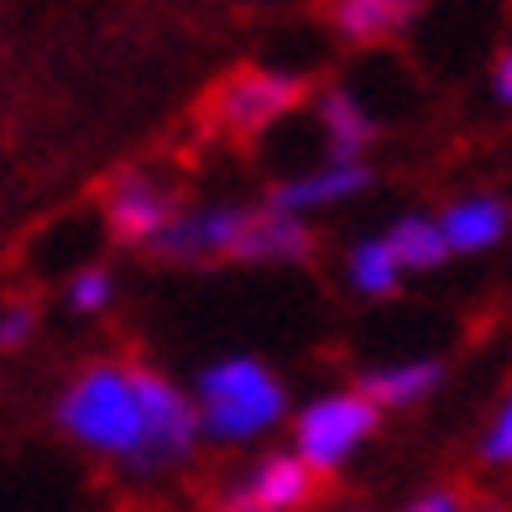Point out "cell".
<instances>
[{
    "mask_svg": "<svg viewBox=\"0 0 512 512\" xmlns=\"http://www.w3.org/2000/svg\"><path fill=\"white\" fill-rule=\"evenodd\" d=\"M58 429L79 450L157 476L199 445V408L142 361H89L58 392Z\"/></svg>",
    "mask_w": 512,
    "mask_h": 512,
    "instance_id": "obj_1",
    "label": "cell"
},
{
    "mask_svg": "<svg viewBox=\"0 0 512 512\" xmlns=\"http://www.w3.org/2000/svg\"><path fill=\"white\" fill-rule=\"evenodd\" d=\"M194 408H199V434L241 445V439H256L288 418V387L256 356H230L199 377Z\"/></svg>",
    "mask_w": 512,
    "mask_h": 512,
    "instance_id": "obj_2",
    "label": "cell"
},
{
    "mask_svg": "<svg viewBox=\"0 0 512 512\" xmlns=\"http://www.w3.org/2000/svg\"><path fill=\"white\" fill-rule=\"evenodd\" d=\"M309 95V79L304 74H288V68H236L225 74L215 89H209V126L236 136V142H251V136L272 131L277 121L304 105Z\"/></svg>",
    "mask_w": 512,
    "mask_h": 512,
    "instance_id": "obj_3",
    "label": "cell"
},
{
    "mask_svg": "<svg viewBox=\"0 0 512 512\" xmlns=\"http://www.w3.org/2000/svg\"><path fill=\"white\" fill-rule=\"evenodd\" d=\"M377 424H382V408L371 398H361V392H330V398H319L298 413V424H293L298 450L293 455L314 476H330L377 434Z\"/></svg>",
    "mask_w": 512,
    "mask_h": 512,
    "instance_id": "obj_4",
    "label": "cell"
},
{
    "mask_svg": "<svg viewBox=\"0 0 512 512\" xmlns=\"http://www.w3.org/2000/svg\"><path fill=\"white\" fill-rule=\"evenodd\" d=\"M246 225V204H204V209H178L173 225L152 241V256L162 262H183V267H204V262H230V251L241 241Z\"/></svg>",
    "mask_w": 512,
    "mask_h": 512,
    "instance_id": "obj_5",
    "label": "cell"
},
{
    "mask_svg": "<svg viewBox=\"0 0 512 512\" xmlns=\"http://www.w3.org/2000/svg\"><path fill=\"white\" fill-rule=\"evenodd\" d=\"M100 209H105L110 236L121 241V246H142V251H152V241L173 225L178 199L162 189L157 178H147V173H121V178H110V189H105Z\"/></svg>",
    "mask_w": 512,
    "mask_h": 512,
    "instance_id": "obj_6",
    "label": "cell"
},
{
    "mask_svg": "<svg viewBox=\"0 0 512 512\" xmlns=\"http://www.w3.org/2000/svg\"><path fill=\"white\" fill-rule=\"evenodd\" d=\"M319 492V476L298 455H262V465H251V476L225 497V507L241 512H298L309 507Z\"/></svg>",
    "mask_w": 512,
    "mask_h": 512,
    "instance_id": "obj_7",
    "label": "cell"
},
{
    "mask_svg": "<svg viewBox=\"0 0 512 512\" xmlns=\"http://www.w3.org/2000/svg\"><path fill=\"white\" fill-rule=\"evenodd\" d=\"M319 251L314 230L304 225V215H288V209H246L241 241L230 251V262H309Z\"/></svg>",
    "mask_w": 512,
    "mask_h": 512,
    "instance_id": "obj_8",
    "label": "cell"
},
{
    "mask_svg": "<svg viewBox=\"0 0 512 512\" xmlns=\"http://www.w3.org/2000/svg\"><path fill=\"white\" fill-rule=\"evenodd\" d=\"M371 189V168L366 162H324V168L304 173V178H288L272 189V209H288V215H309V209H324V204H345Z\"/></svg>",
    "mask_w": 512,
    "mask_h": 512,
    "instance_id": "obj_9",
    "label": "cell"
},
{
    "mask_svg": "<svg viewBox=\"0 0 512 512\" xmlns=\"http://www.w3.org/2000/svg\"><path fill=\"white\" fill-rule=\"evenodd\" d=\"M418 11H424V0H330V27L356 48H371V42L403 37Z\"/></svg>",
    "mask_w": 512,
    "mask_h": 512,
    "instance_id": "obj_10",
    "label": "cell"
},
{
    "mask_svg": "<svg viewBox=\"0 0 512 512\" xmlns=\"http://www.w3.org/2000/svg\"><path fill=\"white\" fill-rule=\"evenodd\" d=\"M314 115H319L324 142H330V162H361L366 147L377 142V115H371L361 105V95H351V89H324Z\"/></svg>",
    "mask_w": 512,
    "mask_h": 512,
    "instance_id": "obj_11",
    "label": "cell"
},
{
    "mask_svg": "<svg viewBox=\"0 0 512 512\" xmlns=\"http://www.w3.org/2000/svg\"><path fill=\"white\" fill-rule=\"evenodd\" d=\"M507 204L492 199V194H476V199H460L450 204L445 215H439V236H445L450 251H465V256H476V251H492L502 236H507Z\"/></svg>",
    "mask_w": 512,
    "mask_h": 512,
    "instance_id": "obj_12",
    "label": "cell"
},
{
    "mask_svg": "<svg viewBox=\"0 0 512 512\" xmlns=\"http://www.w3.org/2000/svg\"><path fill=\"white\" fill-rule=\"evenodd\" d=\"M439 382H445V366L439 361H403V366L371 371L361 382V398H371L377 408H413V403H424Z\"/></svg>",
    "mask_w": 512,
    "mask_h": 512,
    "instance_id": "obj_13",
    "label": "cell"
},
{
    "mask_svg": "<svg viewBox=\"0 0 512 512\" xmlns=\"http://www.w3.org/2000/svg\"><path fill=\"white\" fill-rule=\"evenodd\" d=\"M382 241L392 251V262H398V272H434L450 256L445 236H439V220H429V215H403Z\"/></svg>",
    "mask_w": 512,
    "mask_h": 512,
    "instance_id": "obj_14",
    "label": "cell"
},
{
    "mask_svg": "<svg viewBox=\"0 0 512 512\" xmlns=\"http://www.w3.org/2000/svg\"><path fill=\"white\" fill-rule=\"evenodd\" d=\"M345 272H351V288L366 293V298H392L403 283L398 262H392L387 241H356L351 256H345Z\"/></svg>",
    "mask_w": 512,
    "mask_h": 512,
    "instance_id": "obj_15",
    "label": "cell"
},
{
    "mask_svg": "<svg viewBox=\"0 0 512 512\" xmlns=\"http://www.w3.org/2000/svg\"><path fill=\"white\" fill-rule=\"evenodd\" d=\"M63 298H68V309H74V314H100V309H110V298H115L110 267H79Z\"/></svg>",
    "mask_w": 512,
    "mask_h": 512,
    "instance_id": "obj_16",
    "label": "cell"
},
{
    "mask_svg": "<svg viewBox=\"0 0 512 512\" xmlns=\"http://www.w3.org/2000/svg\"><path fill=\"white\" fill-rule=\"evenodd\" d=\"M32 335H37V304L16 298V304L0 309V351H21V345H32Z\"/></svg>",
    "mask_w": 512,
    "mask_h": 512,
    "instance_id": "obj_17",
    "label": "cell"
},
{
    "mask_svg": "<svg viewBox=\"0 0 512 512\" xmlns=\"http://www.w3.org/2000/svg\"><path fill=\"white\" fill-rule=\"evenodd\" d=\"M481 460L486 465H512V398L502 403V413L492 418V429L481 439Z\"/></svg>",
    "mask_w": 512,
    "mask_h": 512,
    "instance_id": "obj_18",
    "label": "cell"
},
{
    "mask_svg": "<svg viewBox=\"0 0 512 512\" xmlns=\"http://www.w3.org/2000/svg\"><path fill=\"white\" fill-rule=\"evenodd\" d=\"M465 507H471V497H465L460 486H434V492L413 497L403 512H465Z\"/></svg>",
    "mask_w": 512,
    "mask_h": 512,
    "instance_id": "obj_19",
    "label": "cell"
},
{
    "mask_svg": "<svg viewBox=\"0 0 512 512\" xmlns=\"http://www.w3.org/2000/svg\"><path fill=\"white\" fill-rule=\"evenodd\" d=\"M492 95H497L502 105H512V48H502V58H497V68H492Z\"/></svg>",
    "mask_w": 512,
    "mask_h": 512,
    "instance_id": "obj_20",
    "label": "cell"
},
{
    "mask_svg": "<svg viewBox=\"0 0 512 512\" xmlns=\"http://www.w3.org/2000/svg\"><path fill=\"white\" fill-rule=\"evenodd\" d=\"M465 512H507V502H497V497H471V507Z\"/></svg>",
    "mask_w": 512,
    "mask_h": 512,
    "instance_id": "obj_21",
    "label": "cell"
},
{
    "mask_svg": "<svg viewBox=\"0 0 512 512\" xmlns=\"http://www.w3.org/2000/svg\"><path fill=\"white\" fill-rule=\"evenodd\" d=\"M220 512H241V507H220Z\"/></svg>",
    "mask_w": 512,
    "mask_h": 512,
    "instance_id": "obj_22",
    "label": "cell"
}]
</instances>
